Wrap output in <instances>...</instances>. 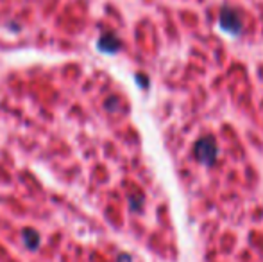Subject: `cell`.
<instances>
[{
  "label": "cell",
  "instance_id": "6da1fadb",
  "mask_svg": "<svg viewBox=\"0 0 263 262\" xmlns=\"http://www.w3.org/2000/svg\"><path fill=\"white\" fill-rule=\"evenodd\" d=\"M195 156L201 164H211L217 156V144L213 136H204L195 146Z\"/></svg>",
  "mask_w": 263,
  "mask_h": 262
},
{
  "label": "cell",
  "instance_id": "7a4b0ae2",
  "mask_svg": "<svg viewBox=\"0 0 263 262\" xmlns=\"http://www.w3.org/2000/svg\"><path fill=\"white\" fill-rule=\"evenodd\" d=\"M220 25L226 29V31L229 32H240V29H242V18H240V14L236 13V11L229 9V7H224L220 13Z\"/></svg>",
  "mask_w": 263,
  "mask_h": 262
},
{
  "label": "cell",
  "instance_id": "3957f363",
  "mask_svg": "<svg viewBox=\"0 0 263 262\" xmlns=\"http://www.w3.org/2000/svg\"><path fill=\"white\" fill-rule=\"evenodd\" d=\"M99 47H101V50H104V53H117V50L120 49V42H118L117 36L104 34L101 38V42H99Z\"/></svg>",
  "mask_w": 263,
  "mask_h": 262
},
{
  "label": "cell",
  "instance_id": "277c9868",
  "mask_svg": "<svg viewBox=\"0 0 263 262\" xmlns=\"http://www.w3.org/2000/svg\"><path fill=\"white\" fill-rule=\"evenodd\" d=\"M24 239H25V242H27L29 248H36V246H38V242H40V235L36 234L34 230H25L24 232Z\"/></svg>",
  "mask_w": 263,
  "mask_h": 262
}]
</instances>
